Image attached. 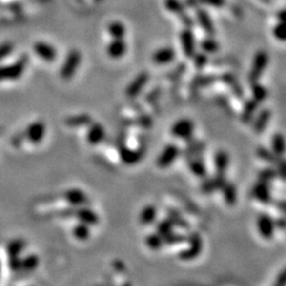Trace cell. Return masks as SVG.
Segmentation results:
<instances>
[{"mask_svg": "<svg viewBox=\"0 0 286 286\" xmlns=\"http://www.w3.org/2000/svg\"><path fill=\"white\" fill-rule=\"evenodd\" d=\"M29 61L28 54H22L15 63L7 66H0V82L2 81H16L22 77Z\"/></svg>", "mask_w": 286, "mask_h": 286, "instance_id": "1", "label": "cell"}, {"mask_svg": "<svg viewBox=\"0 0 286 286\" xmlns=\"http://www.w3.org/2000/svg\"><path fill=\"white\" fill-rule=\"evenodd\" d=\"M81 61H82V54H81L78 49H72V50L68 52L61 68V78L66 81L72 79L81 64Z\"/></svg>", "mask_w": 286, "mask_h": 286, "instance_id": "2", "label": "cell"}, {"mask_svg": "<svg viewBox=\"0 0 286 286\" xmlns=\"http://www.w3.org/2000/svg\"><path fill=\"white\" fill-rule=\"evenodd\" d=\"M188 243V248L180 250L178 253V258L183 261H191L196 259L203 251V240L198 232H191L189 234Z\"/></svg>", "mask_w": 286, "mask_h": 286, "instance_id": "3", "label": "cell"}, {"mask_svg": "<svg viewBox=\"0 0 286 286\" xmlns=\"http://www.w3.org/2000/svg\"><path fill=\"white\" fill-rule=\"evenodd\" d=\"M118 153H119V157L122 163L126 165H135L140 163L141 159L144 156L145 146L144 144H141L137 150L134 148H129L125 144L118 145Z\"/></svg>", "mask_w": 286, "mask_h": 286, "instance_id": "4", "label": "cell"}, {"mask_svg": "<svg viewBox=\"0 0 286 286\" xmlns=\"http://www.w3.org/2000/svg\"><path fill=\"white\" fill-rule=\"evenodd\" d=\"M193 133L194 123L190 119H180L174 123L171 128V134L173 137L185 141L193 138Z\"/></svg>", "mask_w": 286, "mask_h": 286, "instance_id": "5", "label": "cell"}, {"mask_svg": "<svg viewBox=\"0 0 286 286\" xmlns=\"http://www.w3.org/2000/svg\"><path fill=\"white\" fill-rule=\"evenodd\" d=\"M182 154V151L178 145L174 144V143H170L167 144L163 151L161 152V154L158 156L156 163L160 167V169H166L169 167L171 164H173L174 161H175L179 155Z\"/></svg>", "mask_w": 286, "mask_h": 286, "instance_id": "6", "label": "cell"}, {"mask_svg": "<svg viewBox=\"0 0 286 286\" xmlns=\"http://www.w3.org/2000/svg\"><path fill=\"white\" fill-rule=\"evenodd\" d=\"M64 200L72 207L89 206L90 201L83 190L79 188H71L64 192Z\"/></svg>", "mask_w": 286, "mask_h": 286, "instance_id": "7", "label": "cell"}, {"mask_svg": "<svg viewBox=\"0 0 286 286\" xmlns=\"http://www.w3.org/2000/svg\"><path fill=\"white\" fill-rule=\"evenodd\" d=\"M267 61H268V57H267V54L264 51H260L257 53L253 61V65L250 70L249 77H248V80H249V82L251 84L258 83V81L262 77V74L267 66Z\"/></svg>", "mask_w": 286, "mask_h": 286, "instance_id": "8", "label": "cell"}, {"mask_svg": "<svg viewBox=\"0 0 286 286\" xmlns=\"http://www.w3.org/2000/svg\"><path fill=\"white\" fill-rule=\"evenodd\" d=\"M148 80H150V74H148V72L146 71L140 72L127 86V88L125 90L127 98L135 99L138 97L142 92V90L144 89Z\"/></svg>", "mask_w": 286, "mask_h": 286, "instance_id": "9", "label": "cell"}, {"mask_svg": "<svg viewBox=\"0 0 286 286\" xmlns=\"http://www.w3.org/2000/svg\"><path fill=\"white\" fill-rule=\"evenodd\" d=\"M26 138L32 144H40L46 134V125L42 121H34L24 130Z\"/></svg>", "mask_w": 286, "mask_h": 286, "instance_id": "10", "label": "cell"}, {"mask_svg": "<svg viewBox=\"0 0 286 286\" xmlns=\"http://www.w3.org/2000/svg\"><path fill=\"white\" fill-rule=\"evenodd\" d=\"M106 132L101 123L92 122L87 129L86 140L90 145H99L104 141Z\"/></svg>", "mask_w": 286, "mask_h": 286, "instance_id": "11", "label": "cell"}, {"mask_svg": "<svg viewBox=\"0 0 286 286\" xmlns=\"http://www.w3.org/2000/svg\"><path fill=\"white\" fill-rule=\"evenodd\" d=\"M258 230L259 233L262 238L266 240H270L273 236V232H275L276 223L273 222L271 216L268 214H261L258 219Z\"/></svg>", "mask_w": 286, "mask_h": 286, "instance_id": "12", "label": "cell"}, {"mask_svg": "<svg viewBox=\"0 0 286 286\" xmlns=\"http://www.w3.org/2000/svg\"><path fill=\"white\" fill-rule=\"evenodd\" d=\"M34 52L39 55V57L48 63H52L58 57V51L50 43L37 41L34 45Z\"/></svg>", "mask_w": 286, "mask_h": 286, "instance_id": "13", "label": "cell"}, {"mask_svg": "<svg viewBox=\"0 0 286 286\" xmlns=\"http://www.w3.org/2000/svg\"><path fill=\"white\" fill-rule=\"evenodd\" d=\"M74 217L81 222L84 223L88 226H95L99 223V216L98 214L89 208V206H83L76 208V212H74Z\"/></svg>", "mask_w": 286, "mask_h": 286, "instance_id": "14", "label": "cell"}, {"mask_svg": "<svg viewBox=\"0 0 286 286\" xmlns=\"http://www.w3.org/2000/svg\"><path fill=\"white\" fill-rule=\"evenodd\" d=\"M180 42H182L184 54L188 59H192L195 55V39L191 30H184L180 34Z\"/></svg>", "mask_w": 286, "mask_h": 286, "instance_id": "15", "label": "cell"}, {"mask_svg": "<svg viewBox=\"0 0 286 286\" xmlns=\"http://www.w3.org/2000/svg\"><path fill=\"white\" fill-rule=\"evenodd\" d=\"M227 179L225 175H220V174H215L214 177L204 179V182L201 185V190L204 194H210L212 192L222 189L223 185L225 184Z\"/></svg>", "mask_w": 286, "mask_h": 286, "instance_id": "16", "label": "cell"}, {"mask_svg": "<svg viewBox=\"0 0 286 286\" xmlns=\"http://www.w3.org/2000/svg\"><path fill=\"white\" fill-rule=\"evenodd\" d=\"M204 148H206V144L203 141H198L192 138L186 141V147L183 152V156L186 160L193 157L202 156V154L204 152Z\"/></svg>", "mask_w": 286, "mask_h": 286, "instance_id": "17", "label": "cell"}, {"mask_svg": "<svg viewBox=\"0 0 286 286\" xmlns=\"http://www.w3.org/2000/svg\"><path fill=\"white\" fill-rule=\"evenodd\" d=\"M251 194L253 197H256L260 203H262V204L270 203L271 194H270L269 184L259 180V182L253 185Z\"/></svg>", "mask_w": 286, "mask_h": 286, "instance_id": "18", "label": "cell"}, {"mask_svg": "<svg viewBox=\"0 0 286 286\" xmlns=\"http://www.w3.org/2000/svg\"><path fill=\"white\" fill-rule=\"evenodd\" d=\"M106 52L109 55V58L114 60H119L125 55L127 52V43L124 41V40H114L107 46Z\"/></svg>", "mask_w": 286, "mask_h": 286, "instance_id": "19", "label": "cell"}, {"mask_svg": "<svg viewBox=\"0 0 286 286\" xmlns=\"http://www.w3.org/2000/svg\"><path fill=\"white\" fill-rule=\"evenodd\" d=\"M175 51L171 47L160 48L153 54V61L157 65L170 64L175 59Z\"/></svg>", "mask_w": 286, "mask_h": 286, "instance_id": "20", "label": "cell"}, {"mask_svg": "<svg viewBox=\"0 0 286 286\" xmlns=\"http://www.w3.org/2000/svg\"><path fill=\"white\" fill-rule=\"evenodd\" d=\"M188 166L192 174L198 178H204L207 176V167L204 161L201 156L188 159Z\"/></svg>", "mask_w": 286, "mask_h": 286, "instance_id": "21", "label": "cell"}, {"mask_svg": "<svg viewBox=\"0 0 286 286\" xmlns=\"http://www.w3.org/2000/svg\"><path fill=\"white\" fill-rule=\"evenodd\" d=\"M157 219V208L154 204H146L141 210L139 215V222L144 226H150L156 222Z\"/></svg>", "mask_w": 286, "mask_h": 286, "instance_id": "22", "label": "cell"}, {"mask_svg": "<svg viewBox=\"0 0 286 286\" xmlns=\"http://www.w3.org/2000/svg\"><path fill=\"white\" fill-rule=\"evenodd\" d=\"M92 122H93L92 118L88 114H80L77 116H70L65 120L66 125L69 127L89 126Z\"/></svg>", "mask_w": 286, "mask_h": 286, "instance_id": "23", "label": "cell"}, {"mask_svg": "<svg viewBox=\"0 0 286 286\" xmlns=\"http://www.w3.org/2000/svg\"><path fill=\"white\" fill-rule=\"evenodd\" d=\"M229 165V156L225 151H219L214 155V167L216 174L225 175Z\"/></svg>", "mask_w": 286, "mask_h": 286, "instance_id": "24", "label": "cell"}, {"mask_svg": "<svg viewBox=\"0 0 286 286\" xmlns=\"http://www.w3.org/2000/svg\"><path fill=\"white\" fill-rule=\"evenodd\" d=\"M271 150L279 158L284 157V155L286 153V140L282 134L276 133L272 136Z\"/></svg>", "mask_w": 286, "mask_h": 286, "instance_id": "25", "label": "cell"}, {"mask_svg": "<svg viewBox=\"0 0 286 286\" xmlns=\"http://www.w3.org/2000/svg\"><path fill=\"white\" fill-rule=\"evenodd\" d=\"M221 79L224 83H225L227 86H229L230 90H231V92L236 98L241 99L242 97H243V89H242L238 80H236L231 73H224Z\"/></svg>", "mask_w": 286, "mask_h": 286, "instance_id": "26", "label": "cell"}, {"mask_svg": "<svg viewBox=\"0 0 286 286\" xmlns=\"http://www.w3.org/2000/svg\"><path fill=\"white\" fill-rule=\"evenodd\" d=\"M258 102L254 100L253 98L249 99V100L246 101L244 108L242 110V115H241V120L244 123H249L254 117V114H256L257 108H258Z\"/></svg>", "mask_w": 286, "mask_h": 286, "instance_id": "27", "label": "cell"}, {"mask_svg": "<svg viewBox=\"0 0 286 286\" xmlns=\"http://www.w3.org/2000/svg\"><path fill=\"white\" fill-rule=\"evenodd\" d=\"M270 116H271V113H270L269 109L261 110V113L259 114L256 121H254V123H253L254 132H256L257 134L263 133L267 126V124H268V122L270 120Z\"/></svg>", "mask_w": 286, "mask_h": 286, "instance_id": "28", "label": "cell"}, {"mask_svg": "<svg viewBox=\"0 0 286 286\" xmlns=\"http://www.w3.org/2000/svg\"><path fill=\"white\" fill-rule=\"evenodd\" d=\"M223 192V197L225 200V203L228 206H233L238 200V194H236V188L232 183L226 182L221 189Z\"/></svg>", "mask_w": 286, "mask_h": 286, "instance_id": "29", "label": "cell"}, {"mask_svg": "<svg viewBox=\"0 0 286 286\" xmlns=\"http://www.w3.org/2000/svg\"><path fill=\"white\" fill-rule=\"evenodd\" d=\"M145 244L151 250H159L165 245L164 238L163 235H160L158 232L155 231L146 236Z\"/></svg>", "mask_w": 286, "mask_h": 286, "instance_id": "30", "label": "cell"}, {"mask_svg": "<svg viewBox=\"0 0 286 286\" xmlns=\"http://www.w3.org/2000/svg\"><path fill=\"white\" fill-rule=\"evenodd\" d=\"M90 226L79 222L72 229V235L78 241H87L90 236Z\"/></svg>", "mask_w": 286, "mask_h": 286, "instance_id": "31", "label": "cell"}, {"mask_svg": "<svg viewBox=\"0 0 286 286\" xmlns=\"http://www.w3.org/2000/svg\"><path fill=\"white\" fill-rule=\"evenodd\" d=\"M27 243L21 239H15L11 241L7 246V253L9 256H20V254L26 249Z\"/></svg>", "mask_w": 286, "mask_h": 286, "instance_id": "32", "label": "cell"}, {"mask_svg": "<svg viewBox=\"0 0 286 286\" xmlns=\"http://www.w3.org/2000/svg\"><path fill=\"white\" fill-rule=\"evenodd\" d=\"M108 33L114 40H122L124 39L126 33V28L120 21H113L108 24Z\"/></svg>", "mask_w": 286, "mask_h": 286, "instance_id": "33", "label": "cell"}, {"mask_svg": "<svg viewBox=\"0 0 286 286\" xmlns=\"http://www.w3.org/2000/svg\"><path fill=\"white\" fill-rule=\"evenodd\" d=\"M167 217L173 222L174 226L179 227L182 229H189L190 224L188 223L185 219H184V216L180 214L177 210L170 209L167 210Z\"/></svg>", "mask_w": 286, "mask_h": 286, "instance_id": "34", "label": "cell"}, {"mask_svg": "<svg viewBox=\"0 0 286 286\" xmlns=\"http://www.w3.org/2000/svg\"><path fill=\"white\" fill-rule=\"evenodd\" d=\"M257 155L260 159H262L265 163L270 164H276L278 163V160L280 159L277 155L272 152V150L270 151L269 148H267L265 146L258 147Z\"/></svg>", "mask_w": 286, "mask_h": 286, "instance_id": "35", "label": "cell"}, {"mask_svg": "<svg viewBox=\"0 0 286 286\" xmlns=\"http://www.w3.org/2000/svg\"><path fill=\"white\" fill-rule=\"evenodd\" d=\"M21 264H22V270L26 271H32L36 269L40 265V258L36 256V254H28V256L21 259Z\"/></svg>", "mask_w": 286, "mask_h": 286, "instance_id": "36", "label": "cell"}, {"mask_svg": "<svg viewBox=\"0 0 286 286\" xmlns=\"http://www.w3.org/2000/svg\"><path fill=\"white\" fill-rule=\"evenodd\" d=\"M174 224L173 222L169 219V217H165V219L161 220L157 223L156 225V232H158L160 235L163 236H165L169 233L173 232L174 231Z\"/></svg>", "mask_w": 286, "mask_h": 286, "instance_id": "37", "label": "cell"}, {"mask_svg": "<svg viewBox=\"0 0 286 286\" xmlns=\"http://www.w3.org/2000/svg\"><path fill=\"white\" fill-rule=\"evenodd\" d=\"M251 93H252V98L256 100L258 103L263 102L267 95V89L263 85H261L259 83H253L251 84Z\"/></svg>", "mask_w": 286, "mask_h": 286, "instance_id": "38", "label": "cell"}, {"mask_svg": "<svg viewBox=\"0 0 286 286\" xmlns=\"http://www.w3.org/2000/svg\"><path fill=\"white\" fill-rule=\"evenodd\" d=\"M164 238V243L165 245H178V244H183L184 243L185 241H188V238L184 236V234H180V233H175V232H171L167 235L163 236Z\"/></svg>", "mask_w": 286, "mask_h": 286, "instance_id": "39", "label": "cell"}, {"mask_svg": "<svg viewBox=\"0 0 286 286\" xmlns=\"http://www.w3.org/2000/svg\"><path fill=\"white\" fill-rule=\"evenodd\" d=\"M277 177V169H273V167H266V169H263L259 172V180L267 184H270Z\"/></svg>", "mask_w": 286, "mask_h": 286, "instance_id": "40", "label": "cell"}, {"mask_svg": "<svg viewBox=\"0 0 286 286\" xmlns=\"http://www.w3.org/2000/svg\"><path fill=\"white\" fill-rule=\"evenodd\" d=\"M164 4L165 8L173 12V13H176L179 16H184V7L178 0H165Z\"/></svg>", "mask_w": 286, "mask_h": 286, "instance_id": "41", "label": "cell"}, {"mask_svg": "<svg viewBox=\"0 0 286 286\" xmlns=\"http://www.w3.org/2000/svg\"><path fill=\"white\" fill-rule=\"evenodd\" d=\"M197 18H198V20H200V22H201V24L203 26V28L204 30H206L208 33H212L213 32L212 24H211V21H210V20H209V17H208L206 12L198 11L197 12Z\"/></svg>", "mask_w": 286, "mask_h": 286, "instance_id": "42", "label": "cell"}, {"mask_svg": "<svg viewBox=\"0 0 286 286\" xmlns=\"http://www.w3.org/2000/svg\"><path fill=\"white\" fill-rule=\"evenodd\" d=\"M14 50V43L11 41H5L0 43V61H3L5 58H8L9 55L13 52Z\"/></svg>", "mask_w": 286, "mask_h": 286, "instance_id": "43", "label": "cell"}, {"mask_svg": "<svg viewBox=\"0 0 286 286\" xmlns=\"http://www.w3.org/2000/svg\"><path fill=\"white\" fill-rule=\"evenodd\" d=\"M8 265L11 271L18 272L22 270V264H21V259L20 256H9L8 260Z\"/></svg>", "mask_w": 286, "mask_h": 286, "instance_id": "44", "label": "cell"}, {"mask_svg": "<svg viewBox=\"0 0 286 286\" xmlns=\"http://www.w3.org/2000/svg\"><path fill=\"white\" fill-rule=\"evenodd\" d=\"M275 165L277 169L278 177L284 180V182H286V158L281 157L278 160V163Z\"/></svg>", "mask_w": 286, "mask_h": 286, "instance_id": "45", "label": "cell"}, {"mask_svg": "<svg viewBox=\"0 0 286 286\" xmlns=\"http://www.w3.org/2000/svg\"><path fill=\"white\" fill-rule=\"evenodd\" d=\"M202 49L206 52H215L217 50V43L213 40H204L202 42Z\"/></svg>", "mask_w": 286, "mask_h": 286, "instance_id": "46", "label": "cell"}, {"mask_svg": "<svg viewBox=\"0 0 286 286\" xmlns=\"http://www.w3.org/2000/svg\"><path fill=\"white\" fill-rule=\"evenodd\" d=\"M193 59H194L195 67L197 68V69H203L204 65L207 64V61H208L207 57L204 53H195Z\"/></svg>", "mask_w": 286, "mask_h": 286, "instance_id": "47", "label": "cell"}, {"mask_svg": "<svg viewBox=\"0 0 286 286\" xmlns=\"http://www.w3.org/2000/svg\"><path fill=\"white\" fill-rule=\"evenodd\" d=\"M275 35L280 41H286V23L279 24L275 29Z\"/></svg>", "mask_w": 286, "mask_h": 286, "instance_id": "48", "label": "cell"}, {"mask_svg": "<svg viewBox=\"0 0 286 286\" xmlns=\"http://www.w3.org/2000/svg\"><path fill=\"white\" fill-rule=\"evenodd\" d=\"M216 78L213 76H206V77H202L201 76V87H207L209 85H212L215 83Z\"/></svg>", "mask_w": 286, "mask_h": 286, "instance_id": "49", "label": "cell"}, {"mask_svg": "<svg viewBox=\"0 0 286 286\" xmlns=\"http://www.w3.org/2000/svg\"><path fill=\"white\" fill-rule=\"evenodd\" d=\"M276 285L283 286L286 285V268L279 273L276 279Z\"/></svg>", "mask_w": 286, "mask_h": 286, "instance_id": "50", "label": "cell"}, {"mask_svg": "<svg viewBox=\"0 0 286 286\" xmlns=\"http://www.w3.org/2000/svg\"><path fill=\"white\" fill-rule=\"evenodd\" d=\"M74 212H76V207H72V206H71L70 208L61 210V212H60V215H61V217H66V219H68V217H72V216H74Z\"/></svg>", "mask_w": 286, "mask_h": 286, "instance_id": "51", "label": "cell"}, {"mask_svg": "<svg viewBox=\"0 0 286 286\" xmlns=\"http://www.w3.org/2000/svg\"><path fill=\"white\" fill-rule=\"evenodd\" d=\"M184 70H185V65H184V64H180V65H179V66L176 68L175 70H174L173 72H171V73H170V74H172L171 78H173V79H174V78H176V79H177L178 77L182 76V74L184 73Z\"/></svg>", "mask_w": 286, "mask_h": 286, "instance_id": "52", "label": "cell"}, {"mask_svg": "<svg viewBox=\"0 0 286 286\" xmlns=\"http://www.w3.org/2000/svg\"><path fill=\"white\" fill-rule=\"evenodd\" d=\"M24 137H26V134H24V132L20 133V134H16L13 137V139H12V144L15 145V146H18L21 143V140L24 138Z\"/></svg>", "mask_w": 286, "mask_h": 286, "instance_id": "53", "label": "cell"}, {"mask_svg": "<svg viewBox=\"0 0 286 286\" xmlns=\"http://www.w3.org/2000/svg\"><path fill=\"white\" fill-rule=\"evenodd\" d=\"M276 224H277V226H278L280 229L286 230V219H285V217H281V219H279L278 222H277Z\"/></svg>", "mask_w": 286, "mask_h": 286, "instance_id": "54", "label": "cell"}, {"mask_svg": "<svg viewBox=\"0 0 286 286\" xmlns=\"http://www.w3.org/2000/svg\"><path fill=\"white\" fill-rule=\"evenodd\" d=\"M200 1L203 3H206V4L219 5V0H200Z\"/></svg>", "mask_w": 286, "mask_h": 286, "instance_id": "55", "label": "cell"}, {"mask_svg": "<svg viewBox=\"0 0 286 286\" xmlns=\"http://www.w3.org/2000/svg\"><path fill=\"white\" fill-rule=\"evenodd\" d=\"M278 207L279 209L283 211V212L286 214V201H281L278 204Z\"/></svg>", "mask_w": 286, "mask_h": 286, "instance_id": "56", "label": "cell"}, {"mask_svg": "<svg viewBox=\"0 0 286 286\" xmlns=\"http://www.w3.org/2000/svg\"><path fill=\"white\" fill-rule=\"evenodd\" d=\"M0 271H1V262H0Z\"/></svg>", "mask_w": 286, "mask_h": 286, "instance_id": "57", "label": "cell"}, {"mask_svg": "<svg viewBox=\"0 0 286 286\" xmlns=\"http://www.w3.org/2000/svg\"><path fill=\"white\" fill-rule=\"evenodd\" d=\"M97 1H100V0H97Z\"/></svg>", "mask_w": 286, "mask_h": 286, "instance_id": "58", "label": "cell"}]
</instances>
